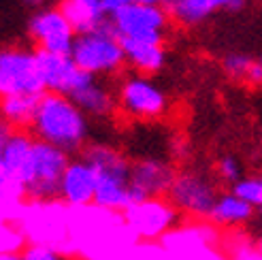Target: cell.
<instances>
[{"label":"cell","instance_id":"cell-27","mask_svg":"<svg viewBox=\"0 0 262 260\" xmlns=\"http://www.w3.org/2000/svg\"><path fill=\"white\" fill-rule=\"evenodd\" d=\"M21 3H24L26 7H32V9H41V7H45L47 3H51V0H21Z\"/></svg>","mask_w":262,"mask_h":260},{"label":"cell","instance_id":"cell-24","mask_svg":"<svg viewBox=\"0 0 262 260\" xmlns=\"http://www.w3.org/2000/svg\"><path fill=\"white\" fill-rule=\"evenodd\" d=\"M0 250L3 252H21L24 250V232H19L13 224H3L0 228Z\"/></svg>","mask_w":262,"mask_h":260},{"label":"cell","instance_id":"cell-21","mask_svg":"<svg viewBox=\"0 0 262 260\" xmlns=\"http://www.w3.org/2000/svg\"><path fill=\"white\" fill-rule=\"evenodd\" d=\"M222 73L237 83L262 88V62L241 51H232L222 58Z\"/></svg>","mask_w":262,"mask_h":260},{"label":"cell","instance_id":"cell-8","mask_svg":"<svg viewBox=\"0 0 262 260\" xmlns=\"http://www.w3.org/2000/svg\"><path fill=\"white\" fill-rule=\"evenodd\" d=\"M45 92L36 49L5 47L0 51V94H34Z\"/></svg>","mask_w":262,"mask_h":260},{"label":"cell","instance_id":"cell-14","mask_svg":"<svg viewBox=\"0 0 262 260\" xmlns=\"http://www.w3.org/2000/svg\"><path fill=\"white\" fill-rule=\"evenodd\" d=\"M98 186L96 168L92 166L83 156L79 158H71L67 171L62 175L60 184V201L67 207H88L94 205Z\"/></svg>","mask_w":262,"mask_h":260},{"label":"cell","instance_id":"cell-23","mask_svg":"<svg viewBox=\"0 0 262 260\" xmlns=\"http://www.w3.org/2000/svg\"><path fill=\"white\" fill-rule=\"evenodd\" d=\"M230 190L237 194V197H241L243 201H247L250 205H254L256 209L258 207H262V184L258 177H247L243 175L237 184H232Z\"/></svg>","mask_w":262,"mask_h":260},{"label":"cell","instance_id":"cell-16","mask_svg":"<svg viewBox=\"0 0 262 260\" xmlns=\"http://www.w3.org/2000/svg\"><path fill=\"white\" fill-rule=\"evenodd\" d=\"M243 5L245 0H179L168 11H171L173 24L190 30L205 24L220 11H239Z\"/></svg>","mask_w":262,"mask_h":260},{"label":"cell","instance_id":"cell-33","mask_svg":"<svg viewBox=\"0 0 262 260\" xmlns=\"http://www.w3.org/2000/svg\"><path fill=\"white\" fill-rule=\"evenodd\" d=\"M260 62H262V56H260Z\"/></svg>","mask_w":262,"mask_h":260},{"label":"cell","instance_id":"cell-26","mask_svg":"<svg viewBox=\"0 0 262 260\" xmlns=\"http://www.w3.org/2000/svg\"><path fill=\"white\" fill-rule=\"evenodd\" d=\"M128 3H158L160 5V0H102V7L107 11V15H111V13H115L117 9H122Z\"/></svg>","mask_w":262,"mask_h":260},{"label":"cell","instance_id":"cell-19","mask_svg":"<svg viewBox=\"0 0 262 260\" xmlns=\"http://www.w3.org/2000/svg\"><path fill=\"white\" fill-rule=\"evenodd\" d=\"M38 96L34 94H5L0 98V115L3 124L17 130H30Z\"/></svg>","mask_w":262,"mask_h":260},{"label":"cell","instance_id":"cell-9","mask_svg":"<svg viewBox=\"0 0 262 260\" xmlns=\"http://www.w3.org/2000/svg\"><path fill=\"white\" fill-rule=\"evenodd\" d=\"M34 137L30 130H17L3 124L0 133V186L5 201L24 199L21 177L34 147Z\"/></svg>","mask_w":262,"mask_h":260},{"label":"cell","instance_id":"cell-22","mask_svg":"<svg viewBox=\"0 0 262 260\" xmlns=\"http://www.w3.org/2000/svg\"><path fill=\"white\" fill-rule=\"evenodd\" d=\"M213 175L217 177V181H222V184L232 186V184H237V181L245 173H243V164H241V160L237 158V156L226 154V156H222V158L215 162Z\"/></svg>","mask_w":262,"mask_h":260},{"label":"cell","instance_id":"cell-3","mask_svg":"<svg viewBox=\"0 0 262 260\" xmlns=\"http://www.w3.org/2000/svg\"><path fill=\"white\" fill-rule=\"evenodd\" d=\"M71 56L83 73H92L96 77H104V79L122 75L126 67L122 38L117 36L109 21L100 28L77 34Z\"/></svg>","mask_w":262,"mask_h":260},{"label":"cell","instance_id":"cell-6","mask_svg":"<svg viewBox=\"0 0 262 260\" xmlns=\"http://www.w3.org/2000/svg\"><path fill=\"white\" fill-rule=\"evenodd\" d=\"M109 24L120 38L164 43L173 17L171 11L158 3H128L111 13Z\"/></svg>","mask_w":262,"mask_h":260},{"label":"cell","instance_id":"cell-32","mask_svg":"<svg viewBox=\"0 0 262 260\" xmlns=\"http://www.w3.org/2000/svg\"><path fill=\"white\" fill-rule=\"evenodd\" d=\"M258 179H260V184H262V171H260V175H258Z\"/></svg>","mask_w":262,"mask_h":260},{"label":"cell","instance_id":"cell-1","mask_svg":"<svg viewBox=\"0 0 262 260\" xmlns=\"http://www.w3.org/2000/svg\"><path fill=\"white\" fill-rule=\"evenodd\" d=\"M30 133L36 141H45L75 156L88 147L90 118L69 94L43 92L38 96Z\"/></svg>","mask_w":262,"mask_h":260},{"label":"cell","instance_id":"cell-2","mask_svg":"<svg viewBox=\"0 0 262 260\" xmlns=\"http://www.w3.org/2000/svg\"><path fill=\"white\" fill-rule=\"evenodd\" d=\"M83 158L96 168L98 186L94 205L102 211L124 213L130 201V162L126 156L107 143H88Z\"/></svg>","mask_w":262,"mask_h":260},{"label":"cell","instance_id":"cell-7","mask_svg":"<svg viewBox=\"0 0 262 260\" xmlns=\"http://www.w3.org/2000/svg\"><path fill=\"white\" fill-rule=\"evenodd\" d=\"M217 197V177L192 166L175 173V179L166 194L175 209L192 220H209Z\"/></svg>","mask_w":262,"mask_h":260},{"label":"cell","instance_id":"cell-10","mask_svg":"<svg viewBox=\"0 0 262 260\" xmlns=\"http://www.w3.org/2000/svg\"><path fill=\"white\" fill-rule=\"evenodd\" d=\"M124 224L139 239H160L179 222V211L166 197H151L135 201L126 207Z\"/></svg>","mask_w":262,"mask_h":260},{"label":"cell","instance_id":"cell-4","mask_svg":"<svg viewBox=\"0 0 262 260\" xmlns=\"http://www.w3.org/2000/svg\"><path fill=\"white\" fill-rule=\"evenodd\" d=\"M71 156L45 141H34L30 160L21 177V197L34 203H47L60 197L62 175Z\"/></svg>","mask_w":262,"mask_h":260},{"label":"cell","instance_id":"cell-13","mask_svg":"<svg viewBox=\"0 0 262 260\" xmlns=\"http://www.w3.org/2000/svg\"><path fill=\"white\" fill-rule=\"evenodd\" d=\"M79 109L94 120H107L117 113V96L115 90L107 83L104 77H96L92 73H81L79 81L69 94Z\"/></svg>","mask_w":262,"mask_h":260},{"label":"cell","instance_id":"cell-11","mask_svg":"<svg viewBox=\"0 0 262 260\" xmlns=\"http://www.w3.org/2000/svg\"><path fill=\"white\" fill-rule=\"evenodd\" d=\"M28 36L34 49L54 51V54H71L77 30L62 7H41L34 9L28 21Z\"/></svg>","mask_w":262,"mask_h":260},{"label":"cell","instance_id":"cell-31","mask_svg":"<svg viewBox=\"0 0 262 260\" xmlns=\"http://www.w3.org/2000/svg\"><path fill=\"white\" fill-rule=\"evenodd\" d=\"M258 143H260V147H262V128H260V133H258Z\"/></svg>","mask_w":262,"mask_h":260},{"label":"cell","instance_id":"cell-29","mask_svg":"<svg viewBox=\"0 0 262 260\" xmlns=\"http://www.w3.org/2000/svg\"><path fill=\"white\" fill-rule=\"evenodd\" d=\"M177 3H179V0H160V5H164L166 9H171V7L177 5Z\"/></svg>","mask_w":262,"mask_h":260},{"label":"cell","instance_id":"cell-15","mask_svg":"<svg viewBox=\"0 0 262 260\" xmlns=\"http://www.w3.org/2000/svg\"><path fill=\"white\" fill-rule=\"evenodd\" d=\"M38 56V69H41L45 92H58V94H71L75 83L79 81L81 69L77 67L71 54H54V51H41L36 49Z\"/></svg>","mask_w":262,"mask_h":260},{"label":"cell","instance_id":"cell-20","mask_svg":"<svg viewBox=\"0 0 262 260\" xmlns=\"http://www.w3.org/2000/svg\"><path fill=\"white\" fill-rule=\"evenodd\" d=\"M64 13L69 15L71 24L75 26L77 34L100 28L109 21L107 11L102 7V0H69L62 5Z\"/></svg>","mask_w":262,"mask_h":260},{"label":"cell","instance_id":"cell-12","mask_svg":"<svg viewBox=\"0 0 262 260\" xmlns=\"http://www.w3.org/2000/svg\"><path fill=\"white\" fill-rule=\"evenodd\" d=\"M175 168L160 156H141L130 166V201L166 197L175 179Z\"/></svg>","mask_w":262,"mask_h":260},{"label":"cell","instance_id":"cell-5","mask_svg":"<svg viewBox=\"0 0 262 260\" xmlns=\"http://www.w3.org/2000/svg\"><path fill=\"white\" fill-rule=\"evenodd\" d=\"M117 113L135 122H156L166 115L168 98L166 92L151 79V75L130 73L120 77L115 85Z\"/></svg>","mask_w":262,"mask_h":260},{"label":"cell","instance_id":"cell-30","mask_svg":"<svg viewBox=\"0 0 262 260\" xmlns=\"http://www.w3.org/2000/svg\"><path fill=\"white\" fill-rule=\"evenodd\" d=\"M51 3H54V5H58V7H62L64 3H69V0H51Z\"/></svg>","mask_w":262,"mask_h":260},{"label":"cell","instance_id":"cell-18","mask_svg":"<svg viewBox=\"0 0 262 260\" xmlns=\"http://www.w3.org/2000/svg\"><path fill=\"white\" fill-rule=\"evenodd\" d=\"M254 218H256V207L243 201L241 197H237L232 190L220 194L213 205V211L209 215V220L222 228L245 226V224H250Z\"/></svg>","mask_w":262,"mask_h":260},{"label":"cell","instance_id":"cell-25","mask_svg":"<svg viewBox=\"0 0 262 260\" xmlns=\"http://www.w3.org/2000/svg\"><path fill=\"white\" fill-rule=\"evenodd\" d=\"M21 260H62L60 254L45 243H32L21 250Z\"/></svg>","mask_w":262,"mask_h":260},{"label":"cell","instance_id":"cell-28","mask_svg":"<svg viewBox=\"0 0 262 260\" xmlns=\"http://www.w3.org/2000/svg\"><path fill=\"white\" fill-rule=\"evenodd\" d=\"M256 222H258V230L262 232V207L256 209Z\"/></svg>","mask_w":262,"mask_h":260},{"label":"cell","instance_id":"cell-17","mask_svg":"<svg viewBox=\"0 0 262 260\" xmlns=\"http://www.w3.org/2000/svg\"><path fill=\"white\" fill-rule=\"evenodd\" d=\"M124 54H126V67H130L143 75H156L162 71L166 62V49L164 43L154 41H133V38H122Z\"/></svg>","mask_w":262,"mask_h":260}]
</instances>
